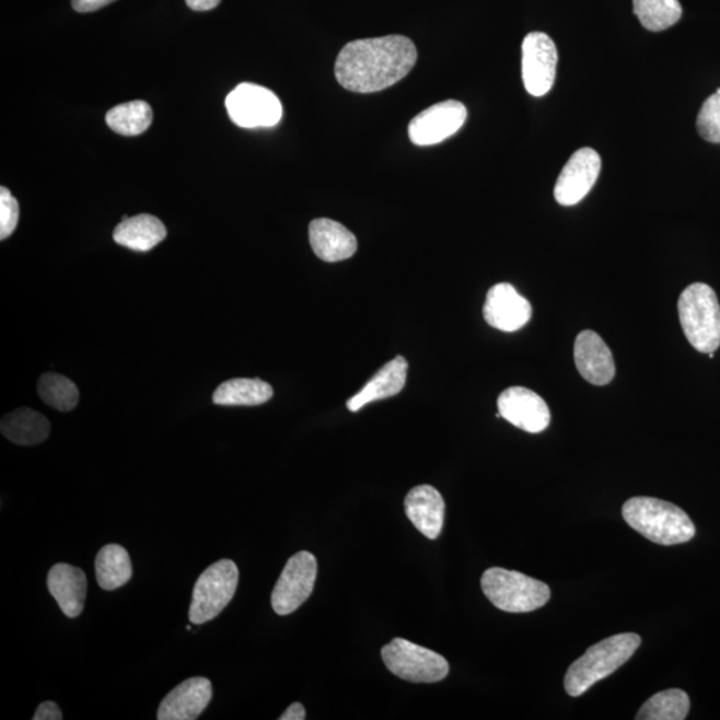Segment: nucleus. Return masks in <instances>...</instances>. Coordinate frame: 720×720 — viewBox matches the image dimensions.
<instances>
[{
  "instance_id": "obj_7",
  "label": "nucleus",
  "mask_w": 720,
  "mask_h": 720,
  "mask_svg": "<svg viewBox=\"0 0 720 720\" xmlns=\"http://www.w3.org/2000/svg\"><path fill=\"white\" fill-rule=\"evenodd\" d=\"M384 664L392 673L413 683H437L449 675V662L438 652L396 638L382 649Z\"/></svg>"
},
{
  "instance_id": "obj_32",
  "label": "nucleus",
  "mask_w": 720,
  "mask_h": 720,
  "mask_svg": "<svg viewBox=\"0 0 720 720\" xmlns=\"http://www.w3.org/2000/svg\"><path fill=\"white\" fill-rule=\"evenodd\" d=\"M115 0H72V9L78 12H93L106 8Z\"/></svg>"
},
{
  "instance_id": "obj_34",
  "label": "nucleus",
  "mask_w": 720,
  "mask_h": 720,
  "mask_svg": "<svg viewBox=\"0 0 720 720\" xmlns=\"http://www.w3.org/2000/svg\"><path fill=\"white\" fill-rule=\"evenodd\" d=\"M186 3L194 11H209L216 9L221 0H186Z\"/></svg>"
},
{
  "instance_id": "obj_21",
  "label": "nucleus",
  "mask_w": 720,
  "mask_h": 720,
  "mask_svg": "<svg viewBox=\"0 0 720 720\" xmlns=\"http://www.w3.org/2000/svg\"><path fill=\"white\" fill-rule=\"evenodd\" d=\"M167 230L160 219L149 213L127 218L114 230V241L120 246L146 253L166 240Z\"/></svg>"
},
{
  "instance_id": "obj_6",
  "label": "nucleus",
  "mask_w": 720,
  "mask_h": 720,
  "mask_svg": "<svg viewBox=\"0 0 720 720\" xmlns=\"http://www.w3.org/2000/svg\"><path fill=\"white\" fill-rule=\"evenodd\" d=\"M240 582V570L233 560L222 559L207 567L195 583L190 604V622L204 625L216 619L233 601Z\"/></svg>"
},
{
  "instance_id": "obj_11",
  "label": "nucleus",
  "mask_w": 720,
  "mask_h": 720,
  "mask_svg": "<svg viewBox=\"0 0 720 720\" xmlns=\"http://www.w3.org/2000/svg\"><path fill=\"white\" fill-rule=\"evenodd\" d=\"M467 108L457 101H444L423 109L408 125L414 144L432 146L455 136L466 124Z\"/></svg>"
},
{
  "instance_id": "obj_24",
  "label": "nucleus",
  "mask_w": 720,
  "mask_h": 720,
  "mask_svg": "<svg viewBox=\"0 0 720 720\" xmlns=\"http://www.w3.org/2000/svg\"><path fill=\"white\" fill-rule=\"evenodd\" d=\"M95 572L97 584L103 590H117L132 577L130 555L125 547L107 545L96 555Z\"/></svg>"
},
{
  "instance_id": "obj_28",
  "label": "nucleus",
  "mask_w": 720,
  "mask_h": 720,
  "mask_svg": "<svg viewBox=\"0 0 720 720\" xmlns=\"http://www.w3.org/2000/svg\"><path fill=\"white\" fill-rule=\"evenodd\" d=\"M38 394L46 405L62 413L74 410L79 402V390L76 383L69 378L54 374V372H47L40 376Z\"/></svg>"
},
{
  "instance_id": "obj_13",
  "label": "nucleus",
  "mask_w": 720,
  "mask_h": 720,
  "mask_svg": "<svg viewBox=\"0 0 720 720\" xmlns=\"http://www.w3.org/2000/svg\"><path fill=\"white\" fill-rule=\"evenodd\" d=\"M500 417L530 434H538L550 425L551 414L547 403L526 387H510L498 398Z\"/></svg>"
},
{
  "instance_id": "obj_31",
  "label": "nucleus",
  "mask_w": 720,
  "mask_h": 720,
  "mask_svg": "<svg viewBox=\"0 0 720 720\" xmlns=\"http://www.w3.org/2000/svg\"><path fill=\"white\" fill-rule=\"evenodd\" d=\"M34 720H62V710L59 709V706L55 701L48 700L43 701V704L36 710Z\"/></svg>"
},
{
  "instance_id": "obj_3",
  "label": "nucleus",
  "mask_w": 720,
  "mask_h": 720,
  "mask_svg": "<svg viewBox=\"0 0 720 720\" xmlns=\"http://www.w3.org/2000/svg\"><path fill=\"white\" fill-rule=\"evenodd\" d=\"M638 634L625 632L601 640L573 662L565 676V689L570 697H581L597 682L624 666L639 649Z\"/></svg>"
},
{
  "instance_id": "obj_26",
  "label": "nucleus",
  "mask_w": 720,
  "mask_h": 720,
  "mask_svg": "<svg viewBox=\"0 0 720 720\" xmlns=\"http://www.w3.org/2000/svg\"><path fill=\"white\" fill-rule=\"evenodd\" d=\"M689 711V698L678 688L666 689L651 697L637 713L638 720H685Z\"/></svg>"
},
{
  "instance_id": "obj_30",
  "label": "nucleus",
  "mask_w": 720,
  "mask_h": 720,
  "mask_svg": "<svg viewBox=\"0 0 720 720\" xmlns=\"http://www.w3.org/2000/svg\"><path fill=\"white\" fill-rule=\"evenodd\" d=\"M20 222V204L12 197L9 188H0V240L4 241L14 233Z\"/></svg>"
},
{
  "instance_id": "obj_27",
  "label": "nucleus",
  "mask_w": 720,
  "mask_h": 720,
  "mask_svg": "<svg viewBox=\"0 0 720 720\" xmlns=\"http://www.w3.org/2000/svg\"><path fill=\"white\" fill-rule=\"evenodd\" d=\"M634 12L650 32H663L682 18L680 0H634Z\"/></svg>"
},
{
  "instance_id": "obj_16",
  "label": "nucleus",
  "mask_w": 720,
  "mask_h": 720,
  "mask_svg": "<svg viewBox=\"0 0 720 720\" xmlns=\"http://www.w3.org/2000/svg\"><path fill=\"white\" fill-rule=\"evenodd\" d=\"M212 698L211 682L201 676L182 682L162 700L158 720H195Z\"/></svg>"
},
{
  "instance_id": "obj_9",
  "label": "nucleus",
  "mask_w": 720,
  "mask_h": 720,
  "mask_svg": "<svg viewBox=\"0 0 720 720\" xmlns=\"http://www.w3.org/2000/svg\"><path fill=\"white\" fill-rule=\"evenodd\" d=\"M318 561L313 554L301 551L287 561L271 595L274 612L289 615L297 612L313 594Z\"/></svg>"
},
{
  "instance_id": "obj_5",
  "label": "nucleus",
  "mask_w": 720,
  "mask_h": 720,
  "mask_svg": "<svg viewBox=\"0 0 720 720\" xmlns=\"http://www.w3.org/2000/svg\"><path fill=\"white\" fill-rule=\"evenodd\" d=\"M480 584L487 600L506 613L535 612L545 606L551 596L546 583L500 567L488 569Z\"/></svg>"
},
{
  "instance_id": "obj_29",
  "label": "nucleus",
  "mask_w": 720,
  "mask_h": 720,
  "mask_svg": "<svg viewBox=\"0 0 720 720\" xmlns=\"http://www.w3.org/2000/svg\"><path fill=\"white\" fill-rule=\"evenodd\" d=\"M699 136L710 143L720 144V89L707 97L697 119Z\"/></svg>"
},
{
  "instance_id": "obj_4",
  "label": "nucleus",
  "mask_w": 720,
  "mask_h": 720,
  "mask_svg": "<svg viewBox=\"0 0 720 720\" xmlns=\"http://www.w3.org/2000/svg\"><path fill=\"white\" fill-rule=\"evenodd\" d=\"M680 321L689 345L704 353L720 346V304L716 291L705 283L689 284L678 302Z\"/></svg>"
},
{
  "instance_id": "obj_19",
  "label": "nucleus",
  "mask_w": 720,
  "mask_h": 720,
  "mask_svg": "<svg viewBox=\"0 0 720 720\" xmlns=\"http://www.w3.org/2000/svg\"><path fill=\"white\" fill-rule=\"evenodd\" d=\"M47 588L66 616L77 618L83 613L88 596V577L78 567L58 564L47 577Z\"/></svg>"
},
{
  "instance_id": "obj_15",
  "label": "nucleus",
  "mask_w": 720,
  "mask_h": 720,
  "mask_svg": "<svg viewBox=\"0 0 720 720\" xmlns=\"http://www.w3.org/2000/svg\"><path fill=\"white\" fill-rule=\"evenodd\" d=\"M573 359L583 380L604 386L614 380L615 362L612 350L595 332L579 333L573 345Z\"/></svg>"
},
{
  "instance_id": "obj_18",
  "label": "nucleus",
  "mask_w": 720,
  "mask_h": 720,
  "mask_svg": "<svg viewBox=\"0 0 720 720\" xmlns=\"http://www.w3.org/2000/svg\"><path fill=\"white\" fill-rule=\"evenodd\" d=\"M405 510L408 520L426 538L437 539L444 524L445 503L432 486H418L407 493Z\"/></svg>"
},
{
  "instance_id": "obj_23",
  "label": "nucleus",
  "mask_w": 720,
  "mask_h": 720,
  "mask_svg": "<svg viewBox=\"0 0 720 720\" xmlns=\"http://www.w3.org/2000/svg\"><path fill=\"white\" fill-rule=\"evenodd\" d=\"M272 395L274 390L267 382L237 378L223 382L212 394V402L218 406H259Z\"/></svg>"
},
{
  "instance_id": "obj_8",
  "label": "nucleus",
  "mask_w": 720,
  "mask_h": 720,
  "mask_svg": "<svg viewBox=\"0 0 720 720\" xmlns=\"http://www.w3.org/2000/svg\"><path fill=\"white\" fill-rule=\"evenodd\" d=\"M229 117L236 126L258 128L277 126L283 117L282 103L272 91L242 83L225 100Z\"/></svg>"
},
{
  "instance_id": "obj_10",
  "label": "nucleus",
  "mask_w": 720,
  "mask_h": 720,
  "mask_svg": "<svg viewBox=\"0 0 720 720\" xmlns=\"http://www.w3.org/2000/svg\"><path fill=\"white\" fill-rule=\"evenodd\" d=\"M558 51L545 33H531L522 45V78L530 95L539 97L553 89L557 77Z\"/></svg>"
},
{
  "instance_id": "obj_12",
  "label": "nucleus",
  "mask_w": 720,
  "mask_h": 720,
  "mask_svg": "<svg viewBox=\"0 0 720 720\" xmlns=\"http://www.w3.org/2000/svg\"><path fill=\"white\" fill-rule=\"evenodd\" d=\"M602 161L593 149L573 152L566 163L554 188L555 199L561 206L578 205L594 187L601 174Z\"/></svg>"
},
{
  "instance_id": "obj_17",
  "label": "nucleus",
  "mask_w": 720,
  "mask_h": 720,
  "mask_svg": "<svg viewBox=\"0 0 720 720\" xmlns=\"http://www.w3.org/2000/svg\"><path fill=\"white\" fill-rule=\"evenodd\" d=\"M310 244L320 259L340 262L351 258L357 253L358 241L356 235L347 230L344 224L332 221V219H314L309 228Z\"/></svg>"
},
{
  "instance_id": "obj_33",
  "label": "nucleus",
  "mask_w": 720,
  "mask_h": 720,
  "mask_svg": "<svg viewBox=\"0 0 720 720\" xmlns=\"http://www.w3.org/2000/svg\"><path fill=\"white\" fill-rule=\"evenodd\" d=\"M280 720H304L306 719V710H304L303 705L301 704H292L289 709H287L282 716L279 718Z\"/></svg>"
},
{
  "instance_id": "obj_25",
  "label": "nucleus",
  "mask_w": 720,
  "mask_h": 720,
  "mask_svg": "<svg viewBox=\"0 0 720 720\" xmlns=\"http://www.w3.org/2000/svg\"><path fill=\"white\" fill-rule=\"evenodd\" d=\"M152 108L149 103L133 101L109 109L106 124L113 131L125 137H137L150 127Z\"/></svg>"
},
{
  "instance_id": "obj_20",
  "label": "nucleus",
  "mask_w": 720,
  "mask_h": 720,
  "mask_svg": "<svg viewBox=\"0 0 720 720\" xmlns=\"http://www.w3.org/2000/svg\"><path fill=\"white\" fill-rule=\"evenodd\" d=\"M407 369V360L403 357H396L392 362L384 364L358 394L347 400V408L357 413L369 403L398 395L405 387Z\"/></svg>"
},
{
  "instance_id": "obj_22",
  "label": "nucleus",
  "mask_w": 720,
  "mask_h": 720,
  "mask_svg": "<svg viewBox=\"0 0 720 720\" xmlns=\"http://www.w3.org/2000/svg\"><path fill=\"white\" fill-rule=\"evenodd\" d=\"M0 430L5 439L20 445H35L45 442L50 436V422L32 408H18L2 419Z\"/></svg>"
},
{
  "instance_id": "obj_14",
  "label": "nucleus",
  "mask_w": 720,
  "mask_h": 720,
  "mask_svg": "<svg viewBox=\"0 0 720 720\" xmlns=\"http://www.w3.org/2000/svg\"><path fill=\"white\" fill-rule=\"evenodd\" d=\"M533 307L510 283H498L487 292L484 306L485 321L493 328L514 333L526 326Z\"/></svg>"
},
{
  "instance_id": "obj_1",
  "label": "nucleus",
  "mask_w": 720,
  "mask_h": 720,
  "mask_svg": "<svg viewBox=\"0 0 720 720\" xmlns=\"http://www.w3.org/2000/svg\"><path fill=\"white\" fill-rule=\"evenodd\" d=\"M417 59V47L407 36L353 40L341 48L335 62V78L352 93H378L410 74Z\"/></svg>"
},
{
  "instance_id": "obj_2",
  "label": "nucleus",
  "mask_w": 720,
  "mask_h": 720,
  "mask_svg": "<svg viewBox=\"0 0 720 720\" xmlns=\"http://www.w3.org/2000/svg\"><path fill=\"white\" fill-rule=\"evenodd\" d=\"M622 514L628 526L657 545H681L695 536L694 523L686 512L666 500L631 498L624 504Z\"/></svg>"
}]
</instances>
